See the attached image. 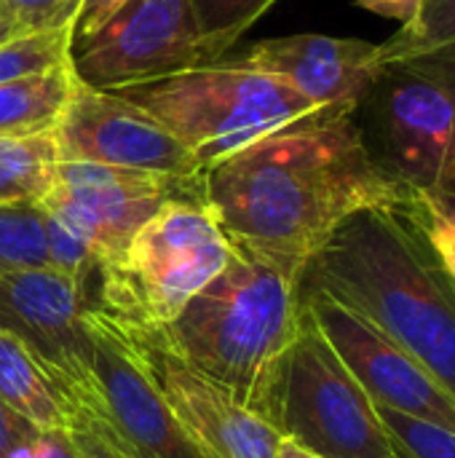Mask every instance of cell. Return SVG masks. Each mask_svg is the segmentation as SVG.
<instances>
[{
    "instance_id": "6da1fadb",
    "label": "cell",
    "mask_w": 455,
    "mask_h": 458,
    "mask_svg": "<svg viewBox=\"0 0 455 458\" xmlns=\"http://www.w3.org/2000/svg\"><path fill=\"white\" fill-rule=\"evenodd\" d=\"M201 193L228 242L300 266L351 215L418 199L375 161L354 113H322L247 145L201 172Z\"/></svg>"
},
{
    "instance_id": "7a4b0ae2",
    "label": "cell",
    "mask_w": 455,
    "mask_h": 458,
    "mask_svg": "<svg viewBox=\"0 0 455 458\" xmlns=\"http://www.w3.org/2000/svg\"><path fill=\"white\" fill-rule=\"evenodd\" d=\"M413 204L351 215L311 258L303 287L365 317L455 397V284Z\"/></svg>"
},
{
    "instance_id": "3957f363",
    "label": "cell",
    "mask_w": 455,
    "mask_h": 458,
    "mask_svg": "<svg viewBox=\"0 0 455 458\" xmlns=\"http://www.w3.org/2000/svg\"><path fill=\"white\" fill-rule=\"evenodd\" d=\"M303 274L300 263L231 242L225 268L158 335L274 424L284 362L303 322Z\"/></svg>"
},
{
    "instance_id": "277c9868",
    "label": "cell",
    "mask_w": 455,
    "mask_h": 458,
    "mask_svg": "<svg viewBox=\"0 0 455 458\" xmlns=\"http://www.w3.org/2000/svg\"><path fill=\"white\" fill-rule=\"evenodd\" d=\"M115 94L166 126L201 172L279 129L338 113L239 59L188 67L158 81L115 89Z\"/></svg>"
},
{
    "instance_id": "5b68a950",
    "label": "cell",
    "mask_w": 455,
    "mask_h": 458,
    "mask_svg": "<svg viewBox=\"0 0 455 458\" xmlns=\"http://www.w3.org/2000/svg\"><path fill=\"white\" fill-rule=\"evenodd\" d=\"M231 242L204 199L166 201L123 255L99 268L97 309L145 330L169 327L225 268Z\"/></svg>"
},
{
    "instance_id": "8992f818",
    "label": "cell",
    "mask_w": 455,
    "mask_h": 458,
    "mask_svg": "<svg viewBox=\"0 0 455 458\" xmlns=\"http://www.w3.org/2000/svg\"><path fill=\"white\" fill-rule=\"evenodd\" d=\"M375 161L416 193L455 177V48L383 64L362 99Z\"/></svg>"
},
{
    "instance_id": "52a82bcc",
    "label": "cell",
    "mask_w": 455,
    "mask_h": 458,
    "mask_svg": "<svg viewBox=\"0 0 455 458\" xmlns=\"http://www.w3.org/2000/svg\"><path fill=\"white\" fill-rule=\"evenodd\" d=\"M274 424L284 440L319 458L397 456L375 403L327 344L306 306L284 362Z\"/></svg>"
},
{
    "instance_id": "ba28073f",
    "label": "cell",
    "mask_w": 455,
    "mask_h": 458,
    "mask_svg": "<svg viewBox=\"0 0 455 458\" xmlns=\"http://www.w3.org/2000/svg\"><path fill=\"white\" fill-rule=\"evenodd\" d=\"M172 199H204L201 177L177 180L137 169L56 161L38 207L75 233L99 260H118L137 231Z\"/></svg>"
},
{
    "instance_id": "9c48e42d",
    "label": "cell",
    "mask_w": 455,
    "mask_h": 458,
    "mask_svg": "<svg viewBox=\"0 0 455 458\" xmlns=\"http://www.w3.org/2000/svg\"><path fill=\"white\" fill-rule=\"evenodd\" d=\"M212 64L190 0H126L97 32L70 43L72 72L115 91Z\"/></svg>"
},
{
    "instance_id": "30bf717a",
    "label": "cell",
    "mask_w": 455,
    "mask_h": 458,
    "mask_svg": "<svg viewBox=\"0 0 455 458\" xmlns=\"http://www.w3.org/2000/svg\"><path fill=\"white\" fill-rule=\"evenodd\" d=\"M86 287L48 266L0 274V330L32 352L72 405L94 394Z\"/></svg>"
},
{
    "instance_id": "8fae6325",
    "label": "cell",
    "mask_w": 455,
    "mask_h": 458,
    "mask_svg": "<svg viewBox=\"0 0 455 458\" xmlns=\"http://www.w3.org/2000/svg\"><path fill=\"white\" fill-rule=\"evenodd\" d=\"M59 161L137 169L196 180L201 169L188 148L139 105L83 83L75 72L54 123Z\"/></svg>"
},
{
    "instance_id": "7c38bea8",
    "label": "cell",
    "mask_w": 455,
    "mask_h": 458,
    "mask_svg": "<svg viewBox=\"0 0 455 458\" xmlns=\"http://www.w3.org/2000/svg\"><path fill=\"white\" fill-rule=\"evenodd\" d=\"M123 325V322H121ZM164 403L201 458H279L284 435L231 389L174 354L158 330L123 325Z\"/></svg>"
},
{
    "instance_id": "4fadbf2b",
    "label": "cell",
    "mask_w": 455,
    "mask_h": 458,
    "mask_svg": "<svg viewBox=\"0 0 455 458\" xmlns=\"http://www.w3.org/2000/svg\"><path fill=\"white\" fill-rule=\"evenodd\" d=\"M94 394L86 403L131 458H201L188 443L123 325L88 309Z\"/></svg>"
},
{
    "instance_id": "5bb4252c",
    "label": "cell",
    "mask_w": 455,
    "mask_h": 458,
    "mask_svg": "<svg viewBox=\"0 0 455 458\" xmlns=\"http://www.w3.org/2000/svg\"><path fill=\"white\" fill-rule=\"evenodd\" d=\"M303 306L378 408L455 429V397L416 357L322 290L303 287Z\"/></svg>"
},
{
    "instance_id": "9a60e30c",
    "label": "cell",
    "mask_w": 455,
    "mask_h": 458,
    "mask_svg": "<svg viewBox=\"0 0 455 458\" xmlns=\"http://www.w3.org/2000/svg\"><path fill=\"white\" fill-rule=\"evenodd\" d=\"M236 59L284 81L314 105L338 113H357L383 67L381 46L316 32L268 38Z\"/></svg>"
},
{
    "instance_id": "2e32d148",
    "label": "cell",
    "mask_w": 455,
    "mask_h": 458,
    "mask_svg": "<svg viewBox=\"0 0 455 458\" xmlns=\"http://www.w3.org/2000/svg\"><path fill=\"white\" fill-rule=\"evenodd\" d=\"M0 400L40 432L67 429L72 403L32 352L0 330Z\"/></svg>"
},
{
    "instance_id": "e0dca14e",
    "label": "cell",
    "mask_w": 455,
    "mask_h": 458,
    "mask_svg": "<svg viewBox=\"0 0 455 458\" xmlns=\"http://www.w3.org/2000/svg\"><path fill=\"white\" fill-rule=\"evenodd\" d=\"M54 126L0 134V204H38L56 166Z\"/></svg>"
},
{
    "instance_id": "ac0fdd59",
    "label": "cell",
    "mask_w": 455,
    "mask_h": 458,
    "mask_svg": "<svg viewBox=\"0 0 455 458\" xmlns=\"http://www.w3.org/2000/svg\"><path fill=\"white\" fill-rule=\"evenodd\" d=\"M70 62L24 81L0 86V134H24L51 129L70 89Z\"/></svg>"
},
{
    "instance_id": "d6986e66",
    "label": "cell",
    "mask_w": 455,
    "mask_h": 458,
    "mask_svg": "<svg viewBox=\"0 0 455 458\" xmlns=\"http://www.w3.org/2000/svg\"><path fill=\"white\" fill-rule=\"evenodd\" d=\"M48 266V217L38 204H0V274Z\"/></svg>"
},
{
    "instance_id": "ffe728a7",
    "label": "cell",
    "mask_w": 455,
    "mask_h": 458,
    "mask_svg": "<svg viewBox=\"0 0 455 458\" xmlns=\"http://www.w3.org/2000/svg\"><path fill=\"white\" fill-rule=\"evenodd\" d=\"M455 48V0H421L416 16L381 43L383 64Z\"/></svg>"
},
{
    "instance_id": "44dd1931",
    "label": "cell",
    "mask_w": 455,
    "mask_h": 458,
    "mask_svg": "<svg viewBox=\"0 0 455 458\" xmlns=\"http://www.w3.org/2000/svg\"><path fill=\"white\" fill-rule=\"evenodd\" d=\"M72 27L24 32L0 43V86L51 72L70 62Z\"/></svg>"
},
{
    "instance_id": "7402d4cb",
    "label": "cell",
    "mask_w": 455,
    "mask_h": 458,
    "mask_svg": "<svg viewBox=\"0 0 455 458\" xmlns=\"http://www.w3.org/2000/svg\"><path fill=\"white\" fill-rule=\"evenodd\" d=\"M190 3L209 59L220 62L276 0H190Z\"/></svg>"
},
{
    "instance_id": "603a6c76",
    "label": "cell",
    "mask_w": 455,
    "mask_h": 458,
    "mask_svg": "<svg viewBox=\"0 0 455 458\" xmlns=\"http://www.w3.org/2000/svg\"><path fill=\"white\" fill-rule=\"evenodd\" d=\"M378 416L389 429L400 458H455V429L410 419L389 408H378Z\"/></svg>"
},
{
    "instance_id": "cb8c5ba5",
    "label": "cell",
    "mask_w": 455,
    "mask_h": 458,
    "mask_svg": "<svg viewBox=\"0 0 455 458\" xmlns=\"http://www.w3.org/2000/svg\"><path fill=\"white\" fill-rule=\"evenodd\" d=\"M67 432L78 458H131L110 432V427L86 405H72Z\"/></svg>"
},
{
    "instance_id": "d4e9b609",
    "label": "cell",
    "mask_w": 455,
    "mask_h": 458,
    "mask_svg": "<svg viewBox=\"0 0 455 458\" xmlns=\"http://www.w3.org/2000/svg\"><path fill=\"white\" fill-rule=\"evenodd\" d=\"M83 0H0V13L16 19L24 30H54L72 27Z\"/></svg>"
},
{
    "instance_id": "484cf974",
    "label": "cell",
    "mask_w": 455,
    "mask_h": 458,
    "mask_svg": "<svg viewBox=\"0 0 455 458\" xmlns=\"http://www.w3.org/2000/svg\"><path fill=\"white\" fill-rule=\"evenodd\" d=\"M413 217H416L418 228L424 231L429 247L434 250L440 266L445 268V274L455 284V225L451 220H445L421 193L413 204Z\"/></svg>"
},
{
    "instance_id": "4316f807",
    "label": "cell",
    "mask_w": 455,
    "mask_h": 458,
    "mask_svg": "<svg viewBox=\"0 0 455 458\" xmlns=\"http://www.w3.org/2000/svg\"><path fill=\"white\" fill-rule=\"evenodd\" d=\"M40 437V429L0 400V458L16 456Z\"/></svg>"
},
{
    "instance_id": "83f0119b",
    "label": "cell",
    "mask_w": 455,
    "mask_h": 458,
    "mask_svg": "<svg viewBox=\"0 0 455 458\" xmlns=\"http://www.w3.org/2000/svg\"><path fill=\"white\" fill-rule=\"evenodd\" d=\"M123 3L126 0H83L72 19V40H80L97 32Z\"/></svg>"
},
{
    "instance_id": "f1b7e54d",
    "label": "cell",
    "mask_w": 455,
    "mask_h": 458,
    "mask_svg": "<svg viewBox=\"0 0 455 458\" xmlns=\"http://www.w3.org/2000/svg\"><path fill=\"white\" fill-rule=\"evenodd\" d=\"M11 458H78V454L67 429H48L40 432V437L32 445H27Z\"/></svg>"
},
{
    "instance_id": "f546056e",
    "label": "cell",
    "mask_w": 455,
    "mask_h": 458,
    "mask_svg": "<svg viewBox=\"0 0 455 458\" xmlns=\"http://www.w3.org/2000/svg\"><path fill=\"white\" fill-rule=\"evenodd\" d=\"M357 3L362 8L373 11V13H381V16H389V19H400L402 24H408L416 16L418 5H421V0H357Z\"/></svg>"
},
{
    "instance_id": "4dcf8cb0",
    "label": "cell",
    "mask_w": 455,
    "mask_h": 458,
    "mask_svg": "<svg viewBox=\"0 0 455 458\" xmlns=\"http://www.w3.org/2000/svg\"><path fill=\"white\" fill-rule=\"evenodd\" d=\"M445 220H451L455 225V177L451 180H445L442 185H437L434 191H429V193H421Z\"/></svg>"
},
{
    "instance_id": "1f68e13d",
    "label": "cell",
    "mask_w": 455,
    "mask_h": 458,
    "mask_svg": "<svg viewBox=\"0 0 455 458\" xmlns=\"http://www.w3.org/2000/svg\"><path fill=\"white\" fill-rule=\"evenodd\" d=\"M24 32H29V30H24L16 19L0 13V43H5V40H11V38H19V35H24Z\"/></svg>"
},
{
    "instance_id": "d6a6232c",
    "label": "cell",
    "mask_w": 455,
    "mask_h": 458,
    "mask_svg": "<svg viewBox=\"0 0 455 458\" xmlns=\"http://www.w3.org/2000/svg\"><path fill=\"white\" fill-rule=\"evenodd\" d=\"M279 458H319L316 454H311V451H306V448H300L298 443H292V440H284L282 443V451H279Z\"/></svg>"
},
{
    "instance_id": "836d02e7",
    "label": "cell",
    "mask_w": 455,
    "mask_h": 458,
    "mask_svg": "<svg viewBox=\"0 0 455 458\" xmlns=\"http://www.w3.org/2000/svg\"><path fill=\"white\" fill-rule=\"evenodd\" d=\"M394 458H400V456H394Z\"/></svg>"
}]
</instances>
